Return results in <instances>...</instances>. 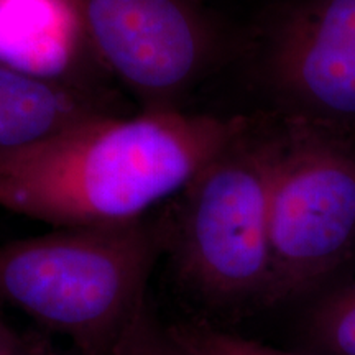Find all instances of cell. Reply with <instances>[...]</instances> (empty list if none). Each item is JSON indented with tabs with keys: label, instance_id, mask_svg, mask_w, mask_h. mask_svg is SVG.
<instances>
[{
	"label": "cell",
	"instance_id": "obj_9",
	"mask_svg": "<svg viewBox=\"0 0 355 355\" xmlns=\"http://www.w3.org/2000/svg\"><path fill=\"white\" fill-rule=\"evenodd\" d=\"M309 332L329 355H355V279L337 288L314 308Z\"/></svg>",
	"mask_w": 355,
	"mask_h": 355
},
{
	"label": "cell",
	"instance_id": "obj_10",
	"mask_svg": "<svg viewBox=\"0 0 355 355\" xmlns=\"http://www.w3.org/2000/svg\"><path fill=\"white\" fill-rule=\"evenodd\" d=\"M171 331L193 355H300L214 329L206 324H180L173 326Z\"/></svg>",
	"mask_w": 355,
	"mask_h": 355
},
{
	"label": "cell",
	"instance_id": "obj_1",
	"mask_svg": "<svg viewBox=\"0 0 355 355\" xmlns=\"http://www.w3.org/2000/svg\"><path fill=\"white\" fill-rule=\"evenodd\" d=\"M250 122L183 109L104 115L0 158V209L56 229L141 220Z\"/></svg>",
	"mask_w": 355,
	"mask_h": 355
},
{
	"label": "cell",
	"instance_id": "obj_13",
	"mask_svg": "<svg viewBox=\"0 0 355 355\" xmlns=\"http://www.w3.org/2000/svg\"><path fill=\"white\" fill-rule=\"evenodd\" d=\"M37 355H55L51 352L50 349H48L46 344L43 343H38V350H37Z\"/></svg>",
	"mask_w": 355,
	"mask_h": 355
},
{
	"label": "cell",
	"instance_id": "obj_7",
	"mask_svg": "<svg viewBox=\"0 0 355 355\" xmlns=\"http://www.w3.org/2000/svg\"><path fill=\"white\" fill-rule=\"evenodd\" d=\"M0 64L117 104L79 0H0Z\"/></svg>",
	"mask_w": 355,
	"mask_h": 355
},
{
	"label": "cell",
	"instance_id": "obj_6",
	"mask_svg": "<svg viewBox=\"0 0 355 355\" xmlns=\"http://www.w3.org/2000/svg\"><path fill=\"white\" fill-rule=\"evenodd\" d=\"M261 46V74L290 114L354 125L355 0H288Z\"/></svg>",
	"mask_w": 355,
	"mask_h": 355
},
{
	"label": "cell",
	"instance_id": "obj_11",
	"mask_svg": "<svg viewBox=\"0 0 355 355\" xmlns=\"http://www.w3.org/2000/svg\"><path fill=\"white\" fill-rule=\"evenodd\" d=\"M107 355H193L171 327L159 324L148 308L135 318Z\"/></svg>",
	"mask_w": 355,
	"mask_h": 355
},
{
	"label": "cell",
	"instance_id": "obj_2",
	"mask_svg": "<svg viewBox=\"0 0 355 355\" xmlns=\"http://www.w3.org/2000/svg\"><path fill=\"white\" fill-rule=\"evenodd\" d=\"M162 220L61 227L0 245V303L64 336L83 355H107L146 308Z\"/></svg>",
	"mask_w": 355,
	"mask_h": 355
},
{
	"label": "cell",
	"instance_id": "obj_8",
	"mask_svg": "<svg viewBox=\"0 0 355 355\" xmlns=\"http://www.w3.org/2000/svg\"><path fill=\"white\" fill-rule=\"evenodd\" d=\"M112 114L114 102L0 64V158Z\"/></svg>",
	"mask_w": 355,
	"mask_h": 355
},
{
	"label": "cell",
	"instance_id": "obj_12",
	"mask_svg": "<svg viewBox=\"0 0 355 355\" xmlns=\"http://www.w3.org/2000/svg\"><path fill=\"white\" fill-rule=\"evenodd\" d=\"M38 343L20 337L0 319V355H37Z\"/></svg>",
	"mask_w": 355,
	"mask_h": 355
},
{
	"label": "cell",
	"instance_id": "obj_5",
	"mask_svg": "<svg viewBox=\"0 0 355 355\" xmlns=\"http://www.w3.org/2000/svg\"><path fill=\"white\" fill-rule=\"evenodd\" d=\"M79 8L97 61L140 110L181 109L219 55L206 0H79Z\"/></svg>",
	"mask_w": 355,
	"mask_h": 355
},
{
	"label": "cell",
	"instance_id": "obj_4",
	"mask_svg": "<svg viewBox=\"0 0 355 355\" xmlns=\"http://www.w3.org/2000/svg\"><path fill=\"white\" fill-rule=\"evenodd\" d=\"M266 303L313 290L355 252V130L298 114L268 125Z\"/></svg>",
	"mask_w": 355,
	"mask_h": 355
},
{
	"label": "cell",
	"instance_id": "obj_3",
	"mask_svg": "<svg viewBox=\"0 0 355 355\" xmlns=\"http://www.w3.org/2000/svg\"><path fill=\"white\" fill-rule=\"evenodd\" d=\"M268 123L252 121L173 199L163 242L180 278L204 300H266L270 252Z\"/></svg>",
	"mask_w": 355,
	"mask_h": 355
}]
</instances>
